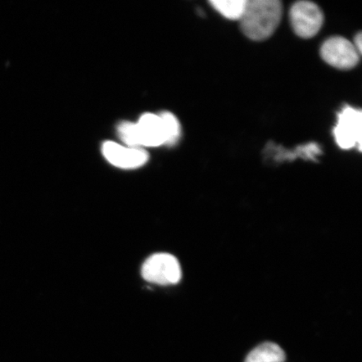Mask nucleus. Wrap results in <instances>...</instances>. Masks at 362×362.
<instances>
[{
    "label": "nucleus",
    "instance_id": "f257e3e1",
    "mask_svg": "<svg viewBox=\"0 0 362 362\" xmlns=\"http://www.w3.org/2000/svg\"><path fill=\"white\" fill-rule=\"evenodd\" d=\"M282 16L283 4L279 0H247L240 26L247 38L262 42L274 33Z\"/></svg>",
    "mask_w": 362,
    "mask_h": 362
},
{
    "label": "nucleus",
    "instance_id": "f03ea898",
    "mask_svg": "<svg viewBox=\"0 0 362 362\" xmlns=\"http://www.w3.org/2000/svg\"><path fill=\"white\" fill-rule=\"evenodd\" d=\"M142 277L147 282L157 285H174L181 279L180 262L169 253H156L142 266Z\"/></svg>",
    "mask_w": 362,
    "mask_h": 362
},
{
    "label": "nucleus",
    "instance_id": "7ed1b4c3",
    "mask_svg": "<svg viewBox=\"0 0 362 362\" xmlns=\"http://www.w3.org/2000/svg\"><path fill=\"white\" fill-rule=\"evenodd\" d=\"M292 28L301 38L314 37L324 24V13L316 4L310 1L294 3L289 12Z\"/></svg>",
    "mask_w": 362,
    "mask_h": 362
},
{
    "label": "nucleus",
    "instance_id": "20e7f679",
    "mask_svg": "<svg viewBox=\"0 0 362 362\" xmlns=\"http://www.w3.org/2000/svg\"><path fill=\"white\" fill-rule=\"evenodd\" d=\"M333 134L338 146L342 149L358 148L361 151L362 112L346 106L338 113V120Z\"/></svg>",
    "mask_w": 362,
    "mask_h": 362
},
{
    "label": "nucleus",
    "instance_id": "39448f33",
    "mask_svg": "<svg viewBox=\"0 0 362 362\" xmlns=\"http://www.w3.org/2000/svg\"><path fill=\"white\" fill-rule=\"evenodd\" d=\"M320 56L329 66L339 70H350L358 64L361 55L350 40L334 36L321 45Z\"/></svg>",
    "mask_w": 362,
    "mask_h": 362
},
{
    "label": "nucleus",
    "instance_id": "423d86ee",
    "mask_svg": "<svg viewBox=\"0 0 362 362\" xmlns=\"http://www.w3.org/2000/svg\"><path fill=\"white\" fill-rule=\"evenodd\" d=\"M102 151L108 162L121 169L139 168L148 160V153L143 148L124 147L110 141L103 144Z\"/></svg>",
    "mask_w": 362,
    "mask_h": 362
},
{
    "label": "nucleus",
    "instance_id": "0eeeda50",
    "mask_svg": "<svg viewBox=\"0 0 362 362\" xmlns=\"http://www.w3.org/2000/svg\"><path fill=\"white\" fill-rule=\"evenodd\" d=\"M136 124L141 146L158 147L165 144V128L160 115L146 113Z\"/></svg>",
    "mask_w": 362,
    "mask_h": 362
},
{
    "label": "nucleus",
    "instance_id": "6e6552de",
    "mask_svg": "<svg viewBox=\"0 0 362 362\" xmlns=\"http://www.w3.org/2000/svg\"><path fill=\"white\" fill-rule=\"evenodd\" d=\"M285 353L277 344L266 342L249 353L245 362H284Z\"/></svg>",
    "mask_w": 362,
    "mask_h": 362
},
{
    "label": "nucleus",
    "instance_id": "1a4fd4ad",
    "mask_svg": "<svg viewBox=\"0 0 362 362\" xmlns=\"http://www.w3.org/2000/svg\"><path fill=\"white\" fill-rule=\"evenodd\" d=\"M247 0H211L210 4L226 19L240 21L247 6Z\"/></svg>",
    "mask_w": 362,
    "mask_h": 362
},
{
    "label": "nucleus",
    "instance_id": "9d476101",
    "mask_svg": "<svg viewBox=\"0 0 362 362\" xmlns=\"http://www.w3.org/2000/svg\"><path fill=\"white\" fill-rule=\"evenodd\" d=\"M160 117L164 124L166 142L169 146H175L179 141L181 134L180 124L177 117L170 112H163Z\"/></svg>",
    "mask_w": 362,
    "mask_h": 362
},
{
    "label": "nucleus",
    "instance_id": "9b49d317",
    "mask_svg": "<svg viewBox=\"0 0 362 362\" xmlns=\"http://www.w3.org/2000/svg\"><path fill=\"white\" fill-rule=\"evenodd\" d=\"M119 137L123 141L131 148H139V136L137 124L131 123V122H123L117 128Z\"/></svg>",
    "mask_w": 362,
    "mask_h": 362
},
{
    "label": "nucleus",
    "instance_id": "f8f14e48",
    "mask_svg": "<svg viewBox=\"0 0 362 362\" xmlns=\"http://www.w3.org/2000/svg\"><path fill=\"white\" fill-rule=\"evenodd\" d=\"M354 45L356 51L359 52L360 55L361 54V47H362V35L361 33H359L355 36L354 42H352Z\"/></svg>",
    "mask_w": 362,
    "mask_h": 362
}]
</instances>
